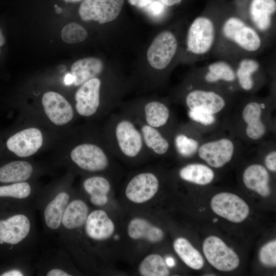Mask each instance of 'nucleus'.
Listing matches in <instances>:
<instances>
[{"instance_id":"nucleus-29","label":"nucleus","mask_w":276,"mask_h":276,"mask_svg":"<svg viewBox=\"0 0 276 276\" xmlns=\"http://www.w3.org/2000/svg\"><path fill=\"white\" fill-rule=\"evenodd\" d=\"M88 209L82 200L76 199L66 206L61 223L67 229H72L82 226L88 216Z\"/></svg>"},{"instance_id":"nucleus-45","label":"nucleus","mask_w":276,"mask_h":276,"mask_svg":"<svg viewBox=\"0 0 276 276\" xmlns=\"http://www.w3.org/2000/svg\"><path fill=\"white\" fill-rule=\"evenodd\" d=\"M5 43V38L2 33V30L0 28V47L4 45ZM1 53V49H0Z\"/></svg>"},{"instance_id":"nucleus-40","label":"nucleus","mask_w":276,"mask_h":276,"mask_svg":"<svg viewBox=\"0 0 276 276\" xmlns=\"http://www.w3.org/2000/svg\"><path fill=\"white\" fill-rule=\"evenodd\" d=\"M151 1L152 0H128L130 5L139 8H144L148 6Z\"/></svg>"},{"instance_id":"nucleus-14","label":"nucleus","mask_w":276,"mask_h":276,"mask_svg":"<svg viewBox=\"0 0 276 276\" xmlns=\"http://www.w3.org/2000/svg\"><path fill=\"white\" fill-rule=\"evenodd\" d=\"M159 180L156 176L149 172L139 173L128 182L125 190L127 198L136 203H142L151 199L157 193Z\"/></svg>"},{"instance_id":"nucleus-47","label":"nucleus","mask_w":276,"mask_h":276,"mask_svg":"<svg viewBox=\"0 0 276 276\" xmlns=\"http://www.w3.org/2000/svg\"><path fill=\"white\" fill-rule=\"evenodd\" d=\"M217 220H218V219H217V218H215V219L213 220V222H216L217 221Z\"/></svg>"},{"instance_id":"nucleus-30","label":"nucleus","mask_w":276,"mask_h":276,"mask_svg":"<svg viewBox=\"0 0 276 276\" xmlns=\"http://www.w3.org/2000/svg\"><path fill=\"white\" fill-rule=\"evenodd\" d=\"M180 177L187 181L198 185H206L211 183L214 177V173L208 166L198 163L188 164L181 168L179 171Z\"/></svg>"},{"instance_id":"nucleus-16","label":"nucleus","mask_w":276,"mask_h":276,"mask_svg":"<svg viewBox=\"0 0 276 276\" xmlns=\"http://www.w3.org/2000/svg\"><path fill=\"white\" fill-rule=\"evenodd\" d=\"M133 109L128 112L149 126L160 130L167 125L171 117L168 106L157 100L149 101L146 102L142 108Z\"/></svg>"},{"instance_id":"nucleus-24","label":"nucleus","mask_w":276,"mask_h":276,"mask_svg":"<svg viewBox=\"0 0 276 276\" xmlns=\"http://www.w3.org/2000/svg\"><path fill=\"white\" fill-rule=\"evenodd\" d=\"M237 64L235 68L236 80L243 90L249 91L254 87V76L259 72L260 63L257 59L246 56L240 59Z\"/></svg>"},{"instance_id":"nucleus-44","label":"nucleus","mask_w":276,"mask_h":276,"mask_svg":"<svg viewBox=\"0 0 276 276\" xmlns=\"http://www.w3.org/2000/svg\"><path fill=\"white\" fill-rule=\"evenodd\" d=\"M165 262L167 266L169 267H173L175 265L174 259L171 257H168L166 259Z\"/></svg>"},{"instance_id":"nucleus-5","label":"nucleus","mask_w":276,"mask_h":276,"mask_svg":"<svg viewBox=\"0 0 276 276\" xmlns=\"http://www.w3.org/2000/svg\"><path fill=\"white\" fill-rule=\"evenodd\" d=\"M178 48L175 36L170 31H164L153 39L147 52L150 65L157 70L166 68L175 56Z\"/></svg>"},{"instance_id":"nucleus-48","label":"nucleus","mask_w":276,"mask_h":276,"mask_svg":"<svg viewBox=\"0 0 276 276\" xmlns=\"http://www.w3.org/2000/svg\"><path fill=\"white\" fill-rule=\"evenodd\" d=\"M114 238L116 239H118L119 238V236L116 235L114 236Z\"/></svg>"},{"instance_id":"nucleus-37","label":"nucleus","mask_w":276,"mask_h":276,"mask_svg":"<svg viewBox=\"0 0 276 276\" xmlns=\"http://www.w3.org/2000/svg\"><path fill=\"white\" fill-rule=\"evenodd\" d=\"M188 116L193 121L204 126L213 125L216 120L214 114L198 110L189 109Z\"/></svg>"},{"instance_id":"nucleus-8","label":"nucleus","mask_w":276,"mask_h":276,"mask_svg":"<svg viewBox=\"0 0 276 276\" xmlns=\"http://www.w3.org/2000/svg\"><path fill=\"white\" fill-rule=\"evenodd\" d=\"M211 205L216 214L235 223L245 220L249 212L248 205L243 199L230 193L216 195L212 198Z\"/></svg>"},{"instance_id":"nucleus-22","label":"nucleus","mask_w":276,"mask_h":276,"mask_svg":"<svg viewBox=\"0 0 276 276\" xmlns=\"http://www.w3.org/2000/svg\"><path fill=\"white\" fill-rule=\"evenodd\" d=\"M103 68L102 61L96 57H87L75 61L71 66L72 84L80 86L86 81L97 77Z\"/></svg>"},{"instance_id":"nucleus-6","label":"nucleus","mask_w":276,"mask_h":276,"mask_svg":"<svg viewBox=\"0 0 276 276\" xmlns=\"http://www.w3.org/2000/svg\"><path fill=\"white\" fill-rule=\"evenodd\" d=\"M203 251L210 264L219 270L232 271L239 264L236 253L216 236H211L205 239Z\"/></svg>"},{"instance_id":"nucleus-10","label":"nucleus","mask_w":276,"mask_h":276,"mask_svg":"<svg viewBox=\"0 0 276 276\" xmlns=\"http://www.w3.org/2000/svg\"><path fill=\"white\" fill-rule=\"evenodd\" d=\"M43 144L40 130L29 127L11 136L7 141L8 149L20 157H27L36 153Z\"/></svg>"},{"instance_id":"nucleus-7","label":"nucleus","mask_w":276,"mask_h":276,"mask_svg":"<svg viewBox=\"0 0 276 276\" xmlns=\"http://www.w3.org/2000/svg\"><path fill=\"white\" fill-rule=\"evenodd\" d=\"M124 0H84L78 8V14L84 21L93 20L100 24L114 20L120 14Z\"/></svg>"},{"instance_id":"nucleus-4","label":"nucleus","mask_w":276,"mask_h":276,"mask_svg":"<svg viewBox=\"0 0 276 276\" xmlns=\"http://www.w3.org/2000/svg\"><path fill=\"white\" fill-rule=\"evenodd\" d=\"M111 151L109 147L90 142H84L75 146L71 151L70 157L80 169L89 172L105 170L109 165Z\"/></svg>"},{"instance_id":"nucleus-28","label":"nucleus","mask_w":276,"mask_h":276,"mask_svg":"<svg viewBox=\"0 0 276 276\" xmlns=\"http://www.w3.org/2000/svg\"><path fill=\"white\" fill-rule=\"evenodd\" d=\"M69 198L68 194L66 192H60L46 206L44 219L48 227L56 229L60 226Z\"/></svg>"},{"instance_id":"nucleus-12","label":"nucleus","mask_w":276,"mask_h":276,"mask_svg":"<svg viewBox=\"0 0 276 276\" xmlns=\"http://www.w3.org/2000/svg\"><path fill=\"white\" fill-rule=\"evenodd\" d=\"M185 103L190 110L215 115L225 107L226 101L220 94L215 90L195 88L186 95Z\"/></svg>"},{"instance_id":"nucleus-26","label":"nucleus","mask_w":276,"mask_h":276,"mask_svg":"<svg viewBox=\"0 0 276 276\" xmlns=\"http://www.w3.org/2000/svg\"><path fill=\"white\" fill-rule=\"evenodd\" d=\"M33 171L32 165L28 162L16 160L9 163L0 168V182L24 181L31 177Z\"/></svg>"},{"instance_id":"nucleus-13","label":"nucleus","mask_w":276,"mask_h":276,"mask_svg":"<svg viewBox=\"0 0 276 276\" xmlns=\"http://www.w3.org/2000/svg\"><path fill=\"white\" fill-rule=\"evenodd\" d=\"M41 103L45 115L54 124L64 125L73 120L74 109L60 94L53 91L46 92L42 96Z\"/></svg>"},{"instance_id":"nucleus-43","label":"nucleus","mask_w":276,"mask_h":276,"mask_svg":"<svg viewBox=\"0 0 276 276\" xmlns=\"http://www.w3.org/2000/svg\"><path fill=\"white\" fill-rule=\"evenodd\" d=\"M182 0H158L159 2L167 6H171L180 3Z\"/></svg>"},{"instance_id":"nucleus-36","label":"nucleus","mask_w":276,"mask_h":276,"mask_svg":"<svg viewBox=\"0 0 276 276\" xmlns=\"http://www.w3.org/2000/svg\"><path fill=\"white\" fill-rule=\"evenodd\" d=\"M259 259L264 265L274 267L276 265V241L268 242L261 248Z\"/></svg>"},{"instance_id":"nucleus-17","label":"nucleus","mask_w":276,"mask_h":276,"mask_svg":"<svg viewBox=\"0 0 276 276\" xmlns=\"http://www.w3.org/2000/svg\"><path fill=\"white\" fill-rule=\"evenodd\" d=\"M30 226L29 219L23 214L0 220V243L10 244L19 243L29 234Z\"/></svg>"},{"instance_id":"nucleus-35","label":"nucleus","mask_w":276,"mask_h":276,"mask_svg":"<svg viewBox=\"0 0 276 276\" xmlns=\"http://www.w3.org/2000/svg\"><path fill=\"white\" fill-rule=\"evenodd\" d=\"M31 192L30 185L24 181L0 187V197H11L23 199L28 197Z\"/></svg>"},{"instance_id":"nucleus-41","label":"nucleus","mask_w":276,"mask_h":276,"mask_svg":"<svg viewBox=\"0 0 276 276\" xmlns=\"http://www.w3.org/2000/svg\"><path fill=\"white\" fill-rule=\"evenodd\" d=\"M47 276H70L71 275L64 270L60 269H53L47 274Z\"/></svg>"},{"instance_id":"nucleus-2","label":"nucleus","mask_w":276,"mask_h":276,"mask_svg":"<svg viewBox=\"0 0 276 276\" xmlns=\"http://www.w3.org/2000/svg\"><path fill=\"white\" fill-rule=\"evenodd\" d=\"M218 42L245 55L257 53L264 45L263 36L250 24L236 16H229L219 24Z\"/></svg>"},{"instance_id":"nucleus-38","label":"nucleus","mask_w":276,"mask_h":276,"mask_svg":"<svg viewBox=\"0 0 276 276\" xmlns=\"http://www.w3.org/2000/svg\"><path fill=\"white\" fill-rule=\"evenodd\" d=\"M265 164L266 168L272 172L276 171V151L269 152L265 157Z\"/></svg>"},{"instance_id":"nucleus-11","label":"nucleus","mask_w":276,"mask_h":276,"mask_svg":"<svg viewBox=\"0 0 276 276\" xmlns=\"http://www.w3.org/2000/svg\"><path fill=\"white\" fill-rule=\"evenodd\" d=\"M235 151L234 143L229 139L221 138L204 143L199 146V157L215 168L224 166L232 158Z\"/></svg>"},{"instance_id":"nucleus-25","label":"nucleus","mask_w":276,"mask_h":276,"mask_svg":"<svg viewBox=\"0 0 276 276\" xmlns=\"http://www.w3.org/2000/svg\"><path fill=\"white\" fill-rule=\"evenodd\" d=\"M127 231L129 236L133 239H144L152 243L160 241L164 236L160 228L140 218H134L129 222Z\"/></svg>"},{"instance_id":"nucleus-42","label":"nucleus","mask_w":276,"mask_h":276,"mask_svg":"<svg viewBox=\"0 0 276 276\" xmlns=\"http://www.w3.org/2000/svg\"><path fill=\"white\" fill-rule=\"evenodd\" d=\"M2 276H22L23 273L18 270H12L1 274Z\"/></svg>"},{"instance_id":"nucleus-39","label":"nucleus","mask_w":276,"mask_h":276,"mask_svg":"<svg viewBox=\"0 0 276 276\" xmlns=\"http://www.w3.org/2000/svg\"><path fill=\"white\" fill-rule=\"evenodd\" d=\"M150 11L154 14L157 15L162 13L164 9V5L162 3L157 1H151L148 6Z\"/></svg>"},{"instance_id":"nucleus-27","label":"nucleus","mask_w":276,"mask_h":276,"mask_svg":"<svg viewBox=\"0 0 276 276\" xmlns=\"http://www.w3.org/2000/svg\"><path fill=\"white\" fill-rule=\"evenodd\" d=\"M83 186L90 195L92 204L98 206L106 204L107 195L110 190V184L106 178L100 176H91L85 179Z\"/></svg>"},{"instance_id":"nucleus-1","label":"nucleus","mask_w":276,"mask_h":276,"mask_svg":"<svg viewBox=\"0 0 276 276\" xmlns=\"http://www.w3.org/2000/svg\"><path fill=\"white\" fill-rule=\"evenodd\" d=\"M106 139L111 151L127 158H137L148 151L137 123L128 112L110 117Z\"/></svg>"},{"instance_id":"nucleus-33","label":"nucleus","mask_w":276,"mask_h":276,"mask_svg":"<svg viewBox=\"0 0 276 276\" xmlns=\"http://www.w3.org/2000/svg\"><path fill=\"white\" fill-rule=\"evenodd\" d=\"M174 146L177 153L186 158L195 154L199 147L197 140L183 133H178L174 136Z\"/></svg>"},{"instance_id":"nucleus-9","label":"nucleus","mask_w":276,"mask_h":276,"mask_svg":"<svg viewBox=\"0 0 276 276\" xmlns=\"http://www.w3.org/2000/svg\"><path fill=\"white\" fill-rule=\"evenodd\" d=\"M79 86L75 95L76 111L82 117H91L101 109V81L95 77Z\"/></svg>"},{"instance_id":"nucleus-20","label":"nucleus","mask_w":276,"mask_h":276,"mask_svg":"<svg viewBox=\"0 0 276 276\" xmlns=\"http://www.w3.org/2000/svg\"><path fill=\"white\" fill-rule=\"evenodd\" d=\"M130 115L140 128L144 145L148 151L158 155L166 154L170 150V144L161 131L149 126L140 119Z\"/></svg>"},{"instance_id":"nucleus-21","label":"nucleus","mask_w":276,"mask_h":276,"mask_svg":"<svg viewBox=\"0 0 276 276\" xmlns=\"http://www.w3.org/2000/svg\"><path fill=\"white\" fill-rule=\"evenodd\" d=\"M243 180L246 188L262 196L266 197L270 194L269 174L260 164H252L247 167L243 174Z\"/></svg>"},{"instance_id":"nucleus-23","label":"nucleus","mask_w":276,"mask_h":276,"mask_svg":"<svg viewBox=\"0 0 276 276\" xmlns=\"http://www.w3.org/2000/svg\"><path fill=\"white\" fill-rule=\"evenodd\" d=\"M205 82L215 84L220 82L233 83L236 80L235 68L225 60H218L209 63L203 74Z\"/></svg>"},{"instance_id":"nucleus-32","label":"nucleus","mask_w":276,"mask_h":276,"mask_svg":"<svg viewBox=\"0 0 276 276\" xmlns=\"http://www.w3.org/2000/svg\"><path fill=\"white\" fill-rule=\"evenodd\" d=\"M139 271L143 276H167L169 271L165 261L157 254L147 256L141 262Z\"/></svg>"},{"instance_id":"nucleus-31","label":"nucleus","mask_w":276,"mask_h":276,"mask_svg":"<svg viewBox=\"0 0 276 276\" xmlns=\"http://www.w3.org/2000/svg\"><path fill=\"white\" fill-rule=\"evenodd\" d=\"M173 247L175 252L187 266L195 270L202 268L204 265L202 257L186 239H176Z\"/></svg>"},{"instance_id":"nucleus-18","label":"nucleus","mask_w":276,"mask_h":276,"mask_svg":"<svg viewBox=\"0 0 276 276\" xmlns=\"http://www.w3.org/2000/svg\"><path fill=\"white\" fill-rule=\"evenodd\" d=\"M262 115V105L258 102H249L243 108L242 117L246 125V135L252 140H258L266 133V128Z\"/></svg>"},{"instance_id":"nucleus-34","label":"nucleus","mask_w":276,"mask_h":276,"mask_svg":"<svg viewBox=\"0 0 276 276\" xmlns=\"http://www.w3.org/2000/svg\"><path fill=\"white\" fill-rule=\"evenodd\" d=\"M88 36L87 31L81 26L71 22L65 25L61 32L63 41L67 43H77L83 41Z\"/></svg>"},{"instance_id":"nucleus-19","label":"nucleus","mask_w":276,"mask_h":276,"mask_svg":"<svg viewBox=\"0 0 276 276\" xmlns=\"http://www.w3.org/2000/svg\"><path fill=\"white\" fill-rule=\"evenodd\" d=\"M85 229L89 238L96 240H103L113 234L114 225L105 211L97 210L87 216Z\"/></svg>"},{"instance_id":"nucleus-3","label":"nucleus","mask_w":276,"mask_h":276,"mask_svg":"<svg viewBox=\"0 0 276 276\" xmlns=\"http://www.w3.org/2000/svg\"><path fill=\"white\" fill-rule=\"evenodd\" d=\"M219 24L209 16L196 17L189 27L186 36L188 52L200 59L208 55L216 43Z\"/></svg>"},{"instance_id":"nucleus-15","label":"nucleus","mask_w":276,"mask_h":276,"mask_svg":"<svg viewBox=\"0 0 276 276\" xmlns=\"http://www.w3.org/2000/svg\"><path fill=\"white\" fill-rule=\"evenodd\" d=\"M275 11V0H251L248 9L250 24L262 36L269 33Z\"/></svg>"},{"instance_id":"nucleus-46","label":"nucleus","mask_w":276,"mask_h":276,"mask_svg":"<svg viewBox=\"0 0 276 276\" xmlns=\"http://www.w3.org/2000/svg\"><path fill=\"white\" fill-rule=\"evenodd\" d=\"M63 2L65 3L74 4L79 2H81L84 0H60Z\"/></svg>"}]
</instances>
